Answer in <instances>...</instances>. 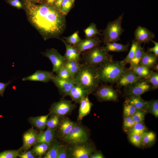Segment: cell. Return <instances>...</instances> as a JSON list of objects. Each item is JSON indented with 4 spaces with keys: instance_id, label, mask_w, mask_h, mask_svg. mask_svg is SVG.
<instances>
[{
    "instance_id": "cell-48",
    "label": "cell",
    "mask_w": 158,
    "mask_h": 158,
    "mask_svg": "<svg viewBox=\"0 0 158 158\" xmlns=\"http://www.w3.org/2000/svg\"><path fill=\"white\" fill-rule=\"evenodd\" d=\"M6 1L11 6L19 8H24L23 5L19 0H7Z\"/></svg>"
},
{
    "instance_id": "cell-44",
    "label": "cell",
    "mask_w": 158,
    "mask_h": 158,
    "mask_svg": "<svg viewBox=\"0 0 158 158\" xmlns=\"http://www.w3.org/2000/svg\"><path fill=\"white\" fill-rule=\"evenodd\" d=\"M56 73V75L62 79L65 80L73 79L71 77L67 68L64 66L61 68Z\"/></svg>"
},
{
    "instance_id": "cell-40",
    "label": "cell",
    "mask_w": 158,
    "mask_h": 158,
    "mask_svg": "<svg viewBox=\"0 0 158 158\" xmlns=\"http://www.w3.org/2000/svg\"><path fill=\"white\" fill-rule=\"evenodd\" d=\"M59 124V116L54 114L47 119L46 126L47 128L54 129Z\"/></svg>"
},
{
    "instance_id": "cell-19",
    "label": "cell",
    "mask_w": 158,
    "mask_h": 158,
    "mask_svg": "<svg viewBox=\"0 0 158 158\" xmlns=\"http://www.w3.org/2000/svg\"><path fill=\"white\" fill-rule=\"evenodd\" d=\"M61 40L66 47V51L64 57L66 61H75L79 62L80 54L75 46L68 44L63 39H61Z\"/></svg>"
},
{
    "instance_id": "cell-22",
    "label": "cell",
    "mask_w": 158,
    "mask_h": 158,
    "mask_svg": "<svg viewBox=\"0 0 158 158\" xmlns=\"http://www.w3.org/2000/svg\"><path fill=\"white\" fill-rule=\"evenodd\" d=\"M126 100L132 104L137 110L147 113V101L143 99L140 96H129Z\"/></svg>"
},
{
    "instance_id": "cell-33",
    "label": "cell",
    "mask_w": 158,
    "mask_h": 158,
    "mask_svg": "<svg viewBox=\"0 0 158 158\" xmlns=\"http://www.w3.org/2000/svg\"><path fill=\"white\" fill-rule=\"evenodd\" d=\"M147 112L158 117V101L157 99L147 101Z\"/></svg>"
},
{
    "instance_id": "cell-10",
    "label": "cell",
    "mask_w": 158,
    "mask_h": 158,
    "mask_svg": "<svg viewBox=\"0 0 158 158\" xmlns=\"http://www.w3.org/2000/svg\"><path fill=\"white\" fill-rule=\"evenodd\" d=\"M75 104L71 101L64 100L54 103L51 107V112L53 114L63 116L71 112L75 107Z\"/></svg>"
},
{
    "instance_id": "cell-5",
    "label": "cell",
    "mask_w": 158,
    "mask_h": 158,
    "mask_svg": "<svg viewBox=\"0 0 158 158\" xmlns=\"http://www.w3.org/2000/svg\"><path fill=\"white\" fill-rule=\"evenodd\" d=\"M83 57L84 62L96 66L104 61L113 59V56L105 51L99 46L84 51Z\"/></svg>"
},
{
    "instance_id": "cell-25",
    "label": "cell",
    "mask_w": 158,
    "mask_h": 158,
    "mask_svg": "<svg viewBox=\"0 0 158 158\" xmlns=\"http://www.w3.org/2000/svg\"><path fill=\"white\" fill-rule=\"evenodd\" d=\"M75 123L67 118L62 120L60 123L59 132L61 136L64 138L75 125Z\"/></svg>"
},
{
    "instance_id": "cell-34",
    "label": "cell",
    "mask_w": 158,
    "mask_h": 158,
    "mask_svg": "<svg viewBox=\"0 0 158 158\" xmlns=\"http://www.w3.org/2000/svg\"><path fill=\"white\" fill-rule=\"evenodd\" d=\"M147 128L143 122L135 123L133 127L128 131L129 133H135L142 135L147 131Z\"/></svg>"
},
{
    "instance_id": "cell-12",
    "label": "cell",
    "mask_w": 158,
    "mask_h": 158,
    "mask_svg": "<svg viewBox=\"0 0 158 158\" xmlns=\"http://www.w3.org/2000/svg\"><path fill=\"white\" fill-rule=\"evenodd\" d=\"M102 41L100 38L95 35L90 38L83 40L75 45L79 52H82L99 46Z\"/></svg>"
},
{
    "instance_id": "cell-15",
    "label": "cell",
    "mask_w": 158,
    "mask_h": 158,
    "mask_svg": "<svg viewBox=\"0 0 158 158\" xmlns=\"http://www.w3.org/2000/svg\"><path fill=\"white\" fill-rule=\"evenodd\" d=\"M52 72L37 70L32 75L23 78V81H38L46 83L51 80L54 76Z\"/></svg>"
},
{
    "instance_id": "cell-24",
    "label": "cell",
    "mask_w": 158,
    "mask_h": 158,
    "mask_svg": "<svg viewBox=\"0 0 158 158\" xmlns=\"http://www.w3.org/2000/svg\"><path fill=\"white\" fill-rule=\"evenodd\" d=\"M105 46L103 47L105 51L117 52L125 51L128 50L129 46V43L123 45L116 42H107L105 44Z\"/></svg>"
},
{
    "instance_id": "cell-4",
    "label": "cell",
    "mask_w": 158,
    "mask_h": 158,
    "mask_svg": "<svg viewBox=\"0 0 158 158\" xmlns=\"http://www.w3.org/2000/svg\"><path fill=\"white\" fill-rule=\"evenodd\" d=\"M123 16V13L114 21L108 23L102 34L104 44L107 42H116L120 40V36L124 32L121 26Z\"/></svg>"
},
{
    "instance_id": "cell-18",
    "label": "cell",
    "mask_w": 158,
    "mask_h": 158,
    "mask_svg": "<svg viewBox=\"0 0 158 158\" xmlns=\"http://www.w3.org/2000/svg\"><path fill=\"white\" fill-rule=\"evenodd\" d=\"M38 134L37 131L33 128L26 131L23 135L22 148L25 150H27L37 142Z\"/></svg>"
},
{
    "instance_id": "cell-29",
    "label": "cell",
    "mask_w": 158,
    "mask_h": 158,
    "mask_svg": "<svg viewBox=\"0 0 158 158\" xmlns=\"http://www.w3.org/2000/svg\"><path fill=\"white\" fill-rule=\"evenodd\" d=\"M79 65V62L75 61H66L64 66L67 68L71 77L73 79L78 70Z\"/></svg>"
},
{
    "instance_id": "cell-1",
    "label": "cell",
    "mask_w": 158,
    "mask_h": 158,
    "mask_svg": "<svg viewBox=\"0 0 158 158\" xmlns=\"http://www.w3.org/2000/svg\"><path fill=\"white\" fill-rule=\"evenodd\" d=\"M23 6L28 20L44 40L60 38L66 27L65 15L47 4L37 5L25 0Z\"/></svg>"
},
{
    "instance_id": "cell-37",
    "label": "cell",
    "mask_w": 158,
    "mask_h": 158,
    "mask_svg": "<svg viewBox=\"0 0 158 158\" xmlns=\"http://www.w3.org/2000/svg\"><path fill=\"white\" fill-rule=\"evenodd\" d=\"M138 42L135 39L132 40V44L129 52L128 55L123 60L125 64L130 63L133 58L136 50Z\"/></svg>"
},
{
    "instance_id": "cell-3",
    "label": "cell",
    "mask_w": 158,
    "mask_h": 158,
    "mask_svg": "<svg viewBox=\"0 0 158 158\" xmlns=\"http://www.w3.org/2000/svg\"><path fill=\"white\" fill-rule=\"evenodd\" d=\"M123 61L112 60L104 61L96 66L100 81L106 83H116L121 73L125 69Z\"/></svg>"
},
{
    "instance_id": "cell-31",
    "label": "cell",
    "mask_w": 158,
    "mask_h": 158,
    "mask_svg": "<svg viewBox=\"0 0 158 158\" xmlns=\"http://www.w3.org/2000/svg\"><path fill=\"white\" fill-rule=\"evenodd\" d=\"M155 134L153 132L146 131L142 134V145H149L155 140Z\"/></svg>"
},
{
    "instance_id": "cell-43",
    "label": "cell",
    "mask_w": 158,
    "mask_h": 158,
    "mask_svg": "<svg viewBox=\"0 0 158 158\" xmlns=\"http://www.w3.org/2000/svg\"><path fill=\"white\" fill-rule=\"evenodd\" d=\"M21 149L6 150L0 153V158H15L18 156Z\"/></svg>"
},
{
    "instance_id": "cell-16",
    "label": "cell",
    "mask_w": 158,
    "mask_h": 158,
    "mask_svg": "<svg viewBox=\"0 0 158 158\" xmlns=\"http://www.w3.org/2000/svg\"><path fill=\"white\" fill-rule=\"evenodd\" d=\"M90 93L88 90L75 84L70 90L64 94V95L69 96L73 101L76 103H80L83 98Z\"/></svg>"
},
{
    "instance_id": "cell-8",
    "label": "cell",
    "mask_w": 158,
    "mask_h": 158,
    "mask_svg": "<svg viewBox=\"0 0 158 158\" xmlns=\"http://www.w3.org/2000/svg\"><path fill=\"white\" fill-rule=\"evenodd\" d=\"M87 139L88 135L85 131L81 126L76 124L63 138L65 142L71 144L86 142Z\"/></svg>"
},
{
    "instance_id": "cell-21",
    "label": "cell",
    "mask_w": 158,
    "mask_h": 158,
    "mask_svg": "<svg viewBox=\"0 0 158 158\" xmlns=\"http://www.w3.org/2000/svg\"><path fill=\"white\" fill-rule=\"evenodd\" d=\"M157 57L154 54L144 52L138 65L145 66L150 69L157 63Z\"/></svg>"
},
{
    "instance_id": "cell-11",
    "label": "cell",
    "mask_w": 158,
    "mask_h": 158,
    "mask_svg": "<svg viewBox=\"0 0 158 158\" xmlns=\"http://www.w3.org/2000/svg\"><path fill=\"white\" fill-rule=\"evenodd\" d=\"M96 95L103 101H116L118 99V95L116 91L111 86H101L96 90Z\"/></svg>"
},
{
    "instance_id": "cell-49",
    "label": "cell",
    "mask_w": 158,
    "mask_h": 158,
    "mask_svg": "<svg viewBox=\"0 0 158 158\" xmlns=\"http://www.w3.org/2000/svg\"><path fill=\"white\" fill-rule=\"evenodd\" d=\"M18 156L21 158H35V154L32 151H29L19 153Z\"/></svg>"
},
{
    "instance_id": "cell-46",
    "label": "cell",
    "mask_w": 158,
    "mask_h": 158,
    "mask_svg": "<svg viewBox=\"0 0 158 158\" xmlns=\"http://www.w3.org/2000/svg\"><path fill=\"white\" fill-rule=\"evenodd\" d=\"M135 123L131 116H124L123 127L124 130L129 131L134 125Z\"/></svg>"
},
{
    "instance_id": "cell-56",
    "label": "cell",
    "mask_w": 158,
    "mask_h": 158,
    "mask_svg": "<svg viewBox=\"0 0 158 158\" xmlns=\"http://www.w3.org/2000/svg\"><path fill=\"white\" fill-rule=\"evenodd\" d=\"M32 2H37V0H28Z\"/></svg>"
},
{
    "instance_id": "cell-6",
    "label": "cell",
    "mask_w": 158,
    "mask_h": 158,
    "mask_svg": "<svg viewBox=\"0 0 158 158\" xmlns=\"http://www.w3.org/2000/svg\"><path fill=\"white\" fill-rule=\"evenodd\" d=\"M124 93L128 96H140L153 88L152 85L145 79H140L125 87Z\"/></svg>"
},
{
    "instance_id": "cell-41",
    "label": "cell",
    "mask_w": 158,
    "mask_h": 158,
    "mask_svg": "<svg viewBox=\"0 0 158 158\" xmlns=\"http://www.w3.org/2000/svg\"><path fill=\"white\" fill-rule=\"evenodd\" d=\"M59 145L58 142L54 144L46 153L43 158H57Z\"/></svg>"
},
{
    "instance_id": "cell-17",
    "label": "cell",
    "mask_w": 158,
    "mask_h": 158,
    "mask_svg": "<svg viewBox=\"0 0 158 158\" xmlns=\"http://www.w3.org/2000/svg\"><path fill=\"white\" fill-rule=\"evenodd\" d=\"M51 80L59 90L64 94L68 92L75 84L74 79H62L55 75Z\"/></svg>"
},
{
    "instance_id": "cell-57",
    "label": "cell",
    "mask_w": 158,
    "mask_h": 158,
    "mask_svg": "<svg viewBox=\"0 0 158 158\" xmlns=\"http://www.w3.org/2000/svg\"><path fill=\"white\" fill-rule=\"evenodd\" d=\"M37 2H42L44 1V0H37Z\"/></svg>"
},
{
    "instance_id": "cell-42",
    "label": "cell",
    "mask_w": 158,
    "mask_h": 158,
    "mask_svg": "<svg viewBox=\"0 0 158 158\" xmlns=\"http://www.w3.org/2000/svg\"><path fill=\"white\" fill-rule=\"evenodd\" d=\"M129 140L134 145L137 147L142 145V135L135 133H129Z\"/></svg>"
},
{
    "instance_id": "cell-2",
    "label": "cell",
    "mask_w": 158,
    "mask_h": 158,
    "mask_svg": "<svg viewBox=\"0 0 158 158\" xmlns=\"http://www.w3.org/2000/svg\"><path fill=\"white\" fill-rule=\"evenodd\" d=\"M73 79L75 85L88 90L90 93L98 88L100 82L96 66L85 62L80 63L78 70Z\"/></svg>"
},
{
    "instance_id": "cell-53",
    "label": "cell",
    "mask_w": 158,
    "mask_h": 158,
    "mask_svg": "<svg viewBox=\"0 0 158 158\" xmlns=\"http://www.w3.org/2000/svg\"><path fill=\"white\" fill-rule=\"evenodd\" d=\"M63 0H56L53 5V6L59 11H60L61 5Z\"/></svg>"
},
{
    "instance_id": "cell-39",
    "label": "cell",
    "mask_w": 158,
    "mask_h": 158,
    "mask_svg": "<svg viewBox=\"0 0 158 158\" xmlns=\"http://www.w3.org/2000/svg\"><path fill=\"white\" fill-rule=\"evenodd\" d=\"M145 79L148 83H151L153 88H158V73L157 71H152L149 75Z\"/></svg>"
},
{
    "instance_id": "cell-13",
    "label": "cell",
    "mask_w": 158,
    "mask_h": 158,
    "mask_svg": "<svg viewBox=\"0 0 158 158\" xmlns=\"http://www.w3.org/2000/svg\"><path fill=\"white\" fill-rule=\"evenodd\" d=\"M140 78L131 69H125L121 74L116 83L119 87H125Z\"/></svg>"
},
{
    "instance_id": "cell-47",
    "label": "cell",
    "mask_w": 158,
    "mask_h": 158,
    "mask_svg": "<svg viewBox=\"0 0 158 158\" xmlns=\"http://www.w3.org/2000/svg\"><path fill=\"white\" fill-rule=\"evenodd\" d=\"M68 150L65 146L59 145L58 150L57 158H66L68 157Z\"/></svg>"
},
{
    "instance_id": "cell-51",
    "label": "cell",
    "mask_w": 158,
    "mask_h": 158,
    "mask_svg": "<svg viewBox=\"0 0 158 158\" xmlns=\"http://www.w3.org/2000/svg\"><path fill=\"white\" fill-rule=\"evenodd\" d=\"M12 81L10 80L6 83H4L2 82H0V95L3 96L4 91L6 87Z\"/></svg>"
},
{
    "instance_id": "cell-35",
    "label": "cell",
    "mask_w": 158,
    "mask_h": 158,
    "mask_svg": "<svg viewBox=\"0 0 158 158\" xmlns=\"http://www.w3.org/2000/svg\"><path fill=\"white\" fill-rule=\"evenodd\" d=\"M75 0H63L61 4L60 12L65 16L72 8Z\"/></svg>"
},
{
    "instance_id": "cell-50",
    "label": "cell",
    "mask_w": 158,
    "mask_h": 158,
    "mask_svg": "<svg viewBox=\"0 0 158 158\" xmlns=\"http://www.w3.org/2000/svg\"><path fill=\"white\" fill-rule=\"evenodd\" d=\"M154 44V46L152 48H148L147 52L149 53L153 52L157 57L158 56V43L153 40L151 41Z\"/></svg>"
},
{
    "instance_id": "cell-45",
    "label": "cell",
    "mask_w": 158,
    "mask_h": 158,
    "mask_svg": "<svg viewBox=\"0 0 158 158\" xmlns=\"http://www.w3.org/2000/svg\"><path fill=\"white\" fill-rule=\"evenodd\" d=\"M146 113L144 111L137 110L131 117L135 123L143 122Z\"/></svg>"
},
{
    "instance_id": "cell-54",
    "label": "cell",
    "mask_w": 158,
    "mask_h": 158,
    "mask_svg": "<svg viewBox=\"0 0 158 158\" xmlns=\"http://www.w3.org/2000/svg\"><path fill=\"white\" fill-rule=\"evenodd\" d=\"M47 4L51 5L53 6L56 0H46Z\"/></svg>"
},
{
    "instance_id": "cell-14",
    "label": "cell",
    "mask_w": 158,
    "mask_h": 158,
    "mask_svg": "<svg viewBox=\"0 0 158 158\" xmlns=\"http://www.w3.org/2000/svg\"><path fill=\"white\" fill-rule=\"evenodd\" d=\"M135 40L138 42L149 43L154 38V33L146 28L138 26L134 32Z\"/></svg>"
},
{
    "instance_id": "cell-36",
    "label": "cell",
    "mask_w": 158,
    "mask_h": 158,
    "mask_svg": "<svg viewBox=\"0 0 158 158\" xmlns=\"http://www.w3.org/2000/svg\"><path fill=\"white\" fill-rule=\"evenodd\" d=\"M137 110L126 100L123 106V113L124 116L131 117Z\"/></svg>"
},
{
    "instance_id": "cell-52",
    "label": "cell",
    "mask_w": 158,
    "mask_h": 158,
    "mask_svg": "<svg viewBox=\"0 0 158 158\" xmlns=\"http://www.w3.org/2000/svg\"><path fill=\"white\" fill-rule=\"evenodd\" d=\"M90 158H103L104 156L102 152H97L92 154L90 155Z\"/></svg>"
},
{
    "instance_id": "cell-38",
    "label": "cell",
    "mask_w": 158,
    "mask_h": 158,
    "mask_svg": "<svg viewBox=\"0 0 158 158\" xmlns=\"http://www.w3.org/2000/svg\"><path fill=\"white\" fill-rule=\"evenodd\" d=\"M63 39L68 44L73 45H76L82 40L78 35V31L68 37H63Z\"/></svg>"
},
{
    "instance_id": "cell-9",
    "label": "cell",
    "mask_w": 158,
    "mask_h": 158,
    "mask_svg": "<svg viewBox=\"0 0 158 158\" xmlns=\"http://www.w3.org/2000/svg\"><path fill=\"white\" fill-rule=\"evenodd\" d=\"M44 56L50 60L53 65V71L56 73L64 66L66 61L64 56L61 55L55 49L52 48L47 49L42 53Z\"/></svg>"
},
{
    "instance_id": "cell-23",
    "label": "cell",
    "mask_w": 158,
    "mask_h": 158,
    "mask_svg": "<svg viewBox=\"0 0 158 158\" xmlns=\"http://www.w3.org/2000/svg\"><path fill=\"white\" fill-rule=\"evenodd\" d=\"M54 135V129L47 128L45 131H41L38 133L37 143H44L51 145Z\"/></svg>"
},
{
    "instance_id": "cell-27",
    "label": "cell",
    "mask_w": 158,
    "mask_h": 158,
    "mask_svg": "<svg viewBox=\"0 0 158 158\" xmlns=\"http://www.w3.org/2000/svg\"><path fill=\"white\" fill-rule=\"evenodd\" d=\"M50 114L37 117H30L29 120L35 127L43 129L46 126L47 122Z\"/></svg>"
},
{
    "instance_id": "cell-32",
    "label": "cell",
    "mask_w": 158,
    "mask_h": 158,
    "mask_svg": "<svg viewBox=\"0 0 158 158\" xmlns=\"http://www.w3.org/2000/svg\"><path fill=\"white\" fill-rule=\"evenodd\" d=\"M86 38H90L97 35H100V31L97 28L96 25L93 23L84 30Z\"/></svg>"
},
{
    "instance_id": "cell-26",
    "label": "cell",
    "mask_w": 158,
    "mask_h": 158,
    "mask_svg": "<svg viewBox=\"0 0 158 158\" xmlns=\"http://www.w3.org/2000/svg\"><path fill=\"white\" fill-rule=\"evenodd\" d=\"M129 68L132 69L135 74L141 78H147L152 71L147 67L139 65L130 66Z\"/></svg>"
},
{
    "instance_id": "cell-7",
    "label": "cell",
    "mask_w": 158,
    "mask_h": 158,
    "mask_svg": "<svg viewBox=\"0 0 158 158\" xmlns=\"http://www.w3.org/2000/svg\"><path fill=\"white\" fill-rule=\"evenodd\" d=\"M68 150L69 155L73 158H88L95 151L93 147L85 142L72 144Z\"/></svg>"
},
{
    "instance_id": "cell-55",
    "label": "cell",
    "mask_w": 158,
    "mask_h": 158,
    "mask_svg": "<svg viewBox=\"0 0 158 158\" xmlns=\"http://www.w3.org/2000/svg\"><path fill=\"white\" fill-rule=\"evenodd\" d=\"M154 70L158 71V63H156L154 66L153 67Z\"/></svg>"
},
{
    "instance_id": "cell-30",
    "label": "cell",
    "mask_w": 158,
    "mask_h": 158,
    "mask_svg": "<svg viewBox=\"0 0 158 158\" xmlns=\"http://www.w3.org/2000/svg\"><path fill=\"white\" fill-rule=\"evenodd\" d=\"M32 149L35 154L41 157L47 150L50 145L44 143H38Z\"/></svg>"
},
{
    "instance_id": "cell-20",
    "label": "cell",
    "mask_w": 158,
    "mask_h": 158,
    "mask_svg": "<svg viewBox=\"0 0 158 158\" xmlns=\"http://www.w3.org/2000/svg\"><path fill=\"white\" fill-rule=\"evenodd\" d=\"M80 103V107L78 119V120H81L85 116L90 113L92 104L90 101L87 96L83 98Z\"/></svg>"
},
{
    "instance_id": "cell-28",
    "label": "cell",
    "mask_w": 158,
    "mask_h": 158,
    "mask_svg": "<svg viewBox=\"0 0 158 158\" xmlns=\"http://www.w3.org/2000/svg\"><path fill=\"white\" fill-rule=\"evenodd\" d=\"M142 43L138 42L137 47L134 56L130 62V66L138 65L141 60L145 50L141 46Z\"/></svg>"
}]
</instances>
